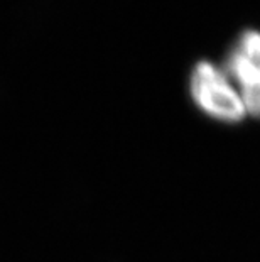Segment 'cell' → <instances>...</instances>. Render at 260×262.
<instances>
[{
	"label": "cell",
	"instance_id": "1",
	"mask_svg": "<svg viewBox=\"0 0 260 262\" xmlns=\"http://www.w3.org/2000/svg\"><path fill=\"white\" fill-rule=\"evenodd\" d=\"M193 102L203 114L220 122H240L247 117L245 105L223 66L200 61L190 78Z\"/></svg>",
	"mask_w": 260,
	"mask_h": 262
},
{
	"label": "cell",
	"instance_id": "2",
	"mask_svg": "<svg viewBox=\"0 0 260 262\" xmlns=\"http://www.w3.org/2000/svg\"><path fill=\"white\" fill-rule=\"evenodd\" d=\"M223 70L239 90L247 115L260 119V31L242 32L225 59Z\"/></svg>",
	"mask_w": 260,
	"mask_h": 262
}]
</instances>
